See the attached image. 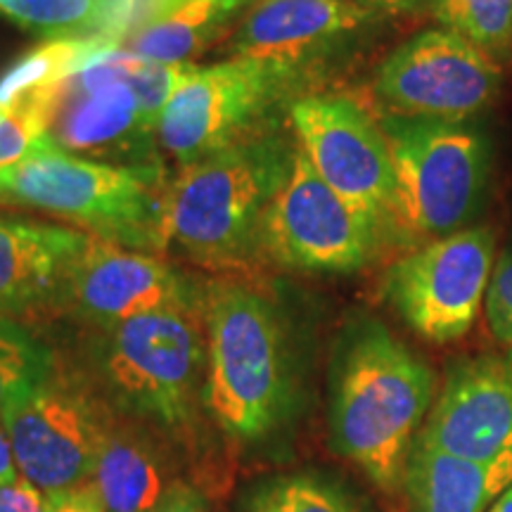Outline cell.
<instances>
[{
    "label": "cell",
    "mask_w": 512,
    "mask_h": 512,
    "mask_svg": "<svg viewBox=\"0 0 512 512\" xmlns=\"http://www.w3.org/2000/svg\"><path fill=\"white\" fill-rule=\"evenodd\" d=\"M53 143L46 138L34 114L24 110H10L0 119V171L27 162Z\"/></svg>",
    "instance_id": "obj_26"
},
{
    "label": "cell",
    "mask_w": 512,
    "mask_h": 512,
    "mask_svg": "<svg viewBox=\"0 0 512 512\" xmlns=\"http://www.w3.org/2000/svg\"><path fill=\"white\" fill-rule=\"evenodd\" d=\"M117 43L102 36L57 38L29 50L0 76V112H8L22 100L48 91L69 76L83 72L102 55L117 50Z\"/></svg>",
    "instance_id": "obj_21"
},
{
    "label": "cell",
    "mask_w": 512,
    "mask_h": 512,
    "mask_svg": "<svg viewBox=\"0 0 512 512\" xmlns=\"http://www.w3.org/2000/svg\"><path fill=\"white\" fill-rule=\"evenodd\" d=\"M147 512H209V503L200 489L176 479V482L166 486V491L155 503V508Z\"/></svg>",
    "instance_id": "obj_30"
},
{
    "label": "cell",
    "mask_w": 512,
    "mask_h": 512,
    "mask_svg": "<svg viewBox=\"0 0 512 512\" xmlns=\"http://www.w3.org/2000/svg\"><path fill=\"white\" fill-rule=\"evenodd\" d=\"M107 0H3L0 15L46 41L98 36Z\"/></svg>",
    "instance_id": "obj_23"
},
{
    "label": "cell",
    "mask_w": 512,
    "mask_h": 512,
    "mask_svg": "<svg viewBox=\"0 0 512 512\" xmlns=\"http://www.w3.org/2000/svg\"><path fill=\"white\" fill-rule=\"evenodd\" d=\"M12 110L34 114L50 143L67 155L117 166L162 164L157 124L100 60Z\"/></svg>",
    "instance_id": "obj_11"
},
{
    "label": "cell",
    "mask_w": 512,
    "mask_h": 512,
    "mask_svg": "<svg viewBox=\"0 0 512 512\" xmlns=\"http://www.w3.org/2000/svg\"><path fill=\"white\" fill-rule=\"evenodd\" d=\"M297 150L280 126L183 166L166 195L162 252L176 249L219 268L256 256L261 221Z\"/></svg>",
    "instance_id": "obj_3"
},
{
    "label": "cell",
    "mask_w": 512,
    "mask_h": 512,
    "mask_svg": "<svg viewBox=\"0 0 512 512\" xmlns=\"http://www.w3.org/2000/svg\"><path fill=\"white\" fill-rule=\"evenodd\" d=\"M0 512H48V501L24 477L0 484Z\"/></svg>",
    "instance_id": "obj_29"
},
{
    "label": "cell",
    "mask_w": 512,
    "mask_h": 512,
    "mask_svg": "<svg viewBox=\"0 0 512 512\" xmlns=\"http://www.w3.org/2000/svg\"><path fill=\"white\" fill-rule=\"evenodd\" d=\"M254 0H169L147 27L121 43V50L152 62L192 64L235 29Z\"/></svg>",
    "instance_id": "obj_19"
},
{
    "label": "cell",
    "mask_w": 512,
    "mask_h": 512,
    "mask_svg": "<svg viewBox=\"0 0 512 512\" xmlns=\"http://www.w3.org/2000/svg\"><path fill=\"white\" fill-rule=\"evenodd\" d=\"M53 366L46 344L17 320L0 316V411L19 387L43 377Z\"/></svg>",
    "instance_id": "obj_25"
},
{
    "label": "cell",
    "mask_w": 512,
    "mask_h": 512,
    "mask_svg": "<svg viewBox=\"0 0 512 512\" xmlns=\"http://www.w3.org/2000/svg\"><path fill=\"white\" fill-rule=\"evenodd\" d=\"M100 332L95 361L119 406L166 430L195 418L207 375L204 304L152 311Z\"/></svg>",
    "instance_id": "obj_6"
},
{
    "label": "cell",
    "mask_w": 512,
    "mask_h": 512,
    "mask_svg": "<svg viewBox=\"0 0 512 512\" xmlns=\"http://www.w3.org/2000/svg\"><path fill=\"white\" fill-rule=\"evenodd\" d=\"M0 200H5V185H3V171H0Z\"/></svg>",
    "instance_id": "obj_35"
},
{
    "label": "cell",
    "mask_w": 512,
    "mask_h": 512,
    "mask_svg": "<svg viewBox=\"0 0 512 512\" xmlns=\"http://www.w3.org/2000/svg\"><path fill=\"white\" fill-rule=\"evenodd\" d=\"M486 512H512V486L510 489H505V494L498 498V501Z\"/></svg>",
    "instance_id": "obj_34"
},
{
    "label": "cell",
    "mask_w": 512,
    "mask_h": 512,
    "mask_svg": "<svg viewBox=\"0 0 512 512\" xmlns=\"http://www.w3.org/2000/svg\"><path fill=\"white\" fill-rule=\"evenodd\" d=\"M19 477L43 496L76 489L93 479L107 422L55 366L19 387L3 411Z\"/></svg>",
    "instance_id": "obj_10"
},
{
    "label": "cell",
    "mask_w": 512,
    "mask_h": 512,
    "mask_svg": "<svg viewBox=\"0 0 512 512\" xmlns=\"http://www.w3.org/2000/svg\"><path fill=\"white\" fill-rule=\"evenodd\" d=\"M5 117V112H0V119H3Z\"/></svg>",
    "instance_id": "obj_36"
},
{
    "label": "cell",
    "mask_w": 512,
    "mask_h": 512,
    "mask_svg": "<svg viewBox=\"0 0 512 512\" xmlns=\"http://www.w3.org/2000/svg\"><path fill=\"white\" fill-rule=\"evenodd\" d=\"M494 256V230H458L394 261L384 275V297L427 342H456L482 311Z\"/></svg>",
    "instance_id": "obj_9"
},
{
    "label": "cell",
    "mask_w": 512,
    "mask_h": 512,
    "mask_svg": "<svg viewBox=\"0 0 512 512\" xmlns=\"http://www.w3.org/2000/svg\"><path fill=\"white\" fill-rule=\"evenodd\" d=\"M91 482L105 512L152 510L171 484L155 448L114 425H107L102 434Z\"/></svg>",
    "instance_id": "obj_20"
},
{
    "label": "cell",
    "mask_w": 512,
    "mask_h": 512,
    "mask_svg": "<svg viewBox=\"0 0 512 512\" xmlns=\"http://www.w3.org/2000/svg\"><path fill=\"white\" fill-rule=\"evenodd\" d=\"M242 512H368L335 479L316 472H294L261 482L245 498Z\"/></svg>",
    "instance_id": "obj_22"
},
{
    "label": "cell",
    "mask_w": 512,
    "mask_h": 512,
    "mask_svg": "<svg viewBox=\"0 0 512 512\" xmlns=\"http://www.w3.org/2000/svg\"><path fill=\"white\" fill-rule=\"evenodd\" d=\"M306 72L290 64L230 57L192 69L159 117V145L190 166L261 133L280 128V112L302 98Z\"/></svg>",
    "instance_id": "obj_7"
},
{
    "label": "cell",
    "mask_w": 512,
    "mask_h": 512,
    "mask_svg": "<svg viewBox=\"0 0 512 512\" xmlns=\"http://www.w3.org/2000/svg\"><path fill=\"white\" fill-rule=\"evenodd\" d=\"M166 3L169 0H107L98 36L117 43L121 48V43L147 27L164 10Z\"/></svg>",
    "instance_id": "obj_28"
},
{
    "label": "cell",
    "mask_w": 512,
    "mask_h": 512,
    "mask_svg": "<svg viewBox=\"0 0 512 512\" xmlns=\"http://www.w3.org/2000/svg\"><path fill=\"white\" fill-rule=\"evenodd\" d=\"M5 200L43 209L136 252H162L169 176L164 166H117L46 147L3 171Z\"/></svg>",
    "instance_id": "obj_4"
},
{
    "label": "cell",
    "mask_w": 512,
    "mask_h": 512,
    "mask_svg": "<svg viewBox=\"0 0 512 512\" xmlns=\"http://www.w3.org/2000/svg\"><path fill=\"white\" fill-rule=\"evenodd\" d=\"M377 12H420L427 10V0H354Z\"/></svg>",
    "instance_id": "obj_33"
},
{
    "label": "cell",
    "mask_w": 512,
    "mask_h": 512,
    "mask_svg": "<svg viewBox=\"0 0 512 512\" xmlns=\"http://www.w3.org/2000/svg\"><path fill=\"white\" fill-rule=\"evenodd\" d=\"M354 0H254L223 43L230 57H259L311 74L375 24Z\"/></svg>",
    "instance_id": "obj_15"
},
{
    "label": "cell",
    "mask_w": 512,
    "mask_h": 512,
    "mask_svg": "<svg viewBox=\"0 0 512 512\" xmlns=\"http://www.w3.org/2000/svg\"><path fill=\"white\" fill-rule=\"evenodd\" d=\"M207 285L157 254L136 252L100 238H88L64 278L60 304L76 316L107 330L145 313L197 306Z\"/></svg>",
    "instance_id": "obj_14"
},
{
    "label": "cell",
    "mask_w": 512,
    "mask_h": 512,
    "mask_svg": "<svg viewBox=\"0 0 512 512\" xmlns=\"http://www.w3.org/2000/svg\"><path fill=\"white\" fill-rule=\"evenodd\" d=\"M512 486V458L470 460L415 441L403 491L413 512H486Z\"/></svg>",
    "instance_id": "obj_18"
},
{
    "label": "cell",
    "mask_w": 512,
    "mask_h": 512,
    "mask_svg": "<svg viewBox=\"0 0 512 512\" xmlns=\"http://www.w3.org/2000/svg\"><path fill=\"white\" fill-rule=\"evenodd\" d=\"M88 238L64 226L0 221V316L60 304L69 266Z\"/></svg>",
    "instance_id": "obj_17"
},
{
    "label": "cell",
    "mask_w": 512,
    "mask_h": 512,
    "mask_svg": "<svg viewBox=\"0 0 512 512\" xmlns=\"http://www.w3.org/2000/svg\"><path fill=\"white\" fill-rule=\"evenodd\" d=\"M437 377L375 318L339 337L330 370V437L342 458L387 494L403 489L408 458L430 415Z\"/></svg>",
    "instance_id": "obj_1"
},
{
    "label": "cell",
    "mask_w": 512,
    "mask_h": 512,
    "mask_svg": "<svg viewBox=\"0 0 512 512\" xmlns=\"http://www.w3.org/2000/svg\"><path fill=\"white\" fill-rule=\"evenodd\" d=\"M46 501L48 512H105V505H102L93 482L46 496Z\"/></svg>",
    "instance_id": "obj_31"
},
{
    "label": "cell",
    "mask_w": 512,
    "mask_h": 512,
    "mask_svg": "<svg viewBox=\"0 0 512 512\" xmlns=\"http://www.w3.org/2000/svg\"><path fill=\"white\" fill-rule=\"evenodd\" d=\"M292 136L316 174L377 228H394V164L370 114L344 95H302L287 110Z\"/></svg>",
    "instance_id": "obj_12"
},
{
    "label": "cell",
    "mask_w": 512,
    "mask_h": 512,
    "mask_svg": "<svg viewBox=\"0 0 512 512\" xmlns=\"http://www.w3.org/2000/svg\"><path fill=\"white\" fill-rule=\"evenodd\" d=\"M0 3H3V0H0Z\"/></svg>",
    "instance_id": "obj_37"
},
{
    "label": "cell",
    "mask_w": 512,
    "mask_h": 512,
    "mask_svg": "<svg viewBox=\"0 0 512 512\" xmlns=\"http://www.w3.org/2000/svg\"><path fill=\"white\" fill-rule=\"evenodd\" d=\"M420 439L482 463L512 458V351L451 366Z\"/></svg>",
    "instance_id": "obj_16"
},
{
    "label": "cell",
    "mask_w": 512,
    "mask_h": 512,
    "mask_svg": "<svg viewBox=\"0 0 512 512\" xmlns=\"http://www.w3.org/2000/svg\"><path fill=\"white\" fill-rule=\"evenodd\" d=\"M427 10L496 60L510 55L512 0H427Z\"/></svg>",
    "instance_id": "obj_24"
},
{
    "label": "cell",
    "mask_w": 512,
    "mask_h": 512,
    "mask_svg": "<svg viewBox=\"0 0 512 512\" xmlns=\"http://www.w3.org/2000/svg\"><path fill=\"white\" fill-rule=\"evenodd\" d=\"M19 479V470L15 463V453H12V444L8 432H5L3 418H0V484H10Z\"/></svg>",
    "instance_id": "obj_32"
},
{
    "label": "cell",
    "mask_w": 512,
    "mask_h": 512,
    "mask_svg": "<svg viewBox=\"0 0 512 512\" xmlns=\"http://www.w3.org/2000/svg\"><path fill=\"white\" fill-rule=\"evenodd\" d=\"M394 164V228L415 238L465 230L489 185V140L467 119L384 114Z\"/></svg>",
    "instance_id": "obj_5"
},
{
    "label": "cell",
    "mask_w": 512,
    "mask_h": 512,
    "mask_svg": "<svg viewBox=\"0 0 512 512\" xmlns=\"http://www.w3.org/2000/svg\"><path fill=\"white\" fill-rule=\"evenodd\" d=\"M501 64L451 29H425L380 64L375 93L392 114L470 119L501 93Z\"/></svg>",
    "instance_id": "obj_13"
},
{
    "label": "cell",
    "mask_w": 512,
    "mask_h": 512,
    "mask_svg": "<svg viewBox=\"0 0 512 512\" xmlns=\"http://www.w3.org/2000/svg\"><path fill=\"white\" fill-rule=\"evenodd\" d=\"M204 323L202 403L238 444L268 439L294 406L292 347L278 306L247 285L209 283Z\"/></svg>",
    "instance_id": "obj_2"
},
{
    "label": "cell",
    "mask_w": 512,
    "mask_h": 512,
    "mask_svg": "<svg viewBox=\"0 0 512 512\" xmlns=\"http://www.w3.org/2000/svg\"><path fill=\"white\" fill-rule=\"evenodd\" d=\"M382 230L316 174L302 150L268 204L256 254L304 273H354L375 259Z\"/></svg>",
    "instance_id": "obj_8"
},
{
    "label": "cell",
    "mask_w": 512,
    "mask_h": 512,
    "mask_svg": "<svg viewBox=\"0 0 512 512\" xmlns=\"http://www.w3.org/2000/svg\"><path fill=\"white\" fill-rule=\"evenodd\" d=\"M486 323L503 347L512 351V249H505L496 259L489 290L484 299Z\"/></svg>",
    "instance_id": "obj_27"
}]
</instances>
